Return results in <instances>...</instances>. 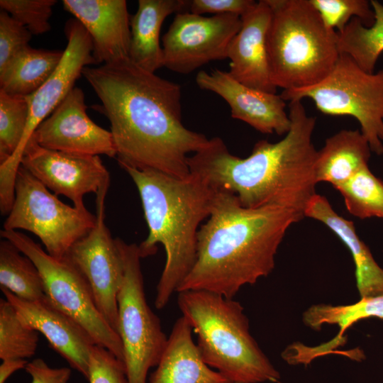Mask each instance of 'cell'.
I'll use <instances>...</instances> for the list:
<instances>
[{"label": "cell", "instance_id": "1", "mask_svg": "<svg viewBox=\"0 0 383 383\" xmlns=\"http://www.w3.org/2000/svg\"><path fill=\"white\" fill-rule=\"evenodd\" d=\"M82 74L101 101L99 111L110 122L121 168L155 170L178 178L190 174L188 155L204 148L209 139L184 126L179 84L130 58L85 67Z\"/></svg>", "mask_w": 383, "mask_h": 383}, {"label": "cell", "instance_id": "2", "mask_svg": "<svg viewBox=\"0 0 383 383\" xmlns=\"http://www.w3.org/2000/svg\"><path fill=\"white\" fill-rule=\"evenodd\" d=\"M291 128L277 143L257 141L251 154L241 158L231 154L219 137L189 156L190 173L214 189L234 194L246 208L276 206L303 218L316 194V160L312 142L316 118L308 115L301 101L289 102Z\"/></svg>", "mask_w": 383, "mask_h": 383}, {"label": "cell", "instance_id": "3", "mask_svg": "<svg viewBox=\"0 0 383 383\" xmlns=\"http://www.w3.org/2000/svg\"><path fill=\"white\" fill-rule=\"evenodd\" d=\"M302 218L276 206L246 208L234 194L215 189L210 215L198 231L195 264L177 292L206 290L233 299L272 272L287 230Z\"/></svg>", "mask_w": 383, "mask_h": 383}, {"label": "cell", "instance_id": "4", "mask_svg": "<svg viewBox=\"0 0 383 383\" xmlns=\"http://www.w3.org/2000/svg\"><path fill=\"white\" fill-rule=\"evenodd\" d=\"M135 183L149 233L139 245L142 258L162 245L166 261L156 287L155 306L163 309L193 268L199 226L208 218L215 189L190 173L184 178L157 171L122 167Z\"/></svg>", "mask_w": 383, "mask_h": 383}, {"label": "cell", "instance_id": "5", "mask_svg": "<svg viewBox=\"0 0 383 383\" xmlns=\"http://www.w3.org/2000/svg\"><path fill=\"white\" fill-rule=\"evenodd\" d=\"M177 304L206 365L233 383L277 382L280 374L250 332L240 302L206 290L179 292Z\"/></svg>", "mask_w": 383, "mask_h": 383}, {"label": "cell", "instance_id": "6", "mask_svg": "<svg viewBox=\"0 0 383 383\" xmlns=\"http://www.w3.org/2000/svg\"><path fill=\"white\" fill-rule=\"evenodd\" d=\"M272 19L267 36L271 77L277 88L318 84L340 53L338 32L328 28L311 0H267Z\"/></svg>", "mask_w": 383, "mask_h": 383}, {"label": "cell", "instance_id": "7", "mask_svg": "<svg viewBox=\"0 0 383 383\" xmlns=\"http://www.w3.org/2000/svg\"><path fill=\"white\" fill-rule=\"evenodd\" d=\"M284 101L311 99L322 113L350 116L359 122L371 150L383 153V70H362L348 55L340 54L331 72L314 85L283 90Z\"/></svg>", "mask_w": 383, "mask_h": 383}, {"label": "cell", "instance_id": "8", "mask_svg": "<svg viewBox=\"0 0 383 383\" xmlns=\"http://www.w3.org/2000/svg\"><path fill=\"white\" fill-rule=\"evenodd\" d=\"M123 262L124 275L118 301V333L121 338L128 383H146L148 370L156 367L168 338L150 308L144 290L138 245L116 238Z\"/></svg>", "mask_w": 383, "mask_h": 383}, {"label": "cell", "instance_id": "9", "mask_svg": "<svg viewBox=\"0 0 383 383\" xmlns=\"http://www.w3.org/2000/svg\"><path fill=\"white\" fill-rule=\"evenodd\" d=\"M96 216L61 201L55 194L20 165L15 182V199L4 230H26L38 236L46 252L63 259L72 246L95 226Z\"/></svg>", "mask_w": 383, "mask_h": 383}, {"label": "cell", "instance_id": "10", "mask_svg": "<svg viewBox=\"0 0 383 383\" xmlns=\"http://www.w3.org/2000/svg\"><path fill=\"white\" fill-rule=\"evenodd\" d=\"M0 235L34 262L48 301L78 323L96 345L124 362L121 338L99 311L87 280L77 267L66 257L59 260L50 256L23 233L3 229Z\"/></svg>", "mask_w": 383, "mask_h": 383}, {"label": "cell", "instance_id": "11", "mask_svg": "<svg viewBox=\"0 0 383 383\" xmlns=\"http://www.w3.org/2000/svg\"><path fill=\"white\" fill-rule=\"evenodd\" d=\"M65 33L67 44L62 58L46 82L26 96L29 116L23 137L14 154L0 165V187L4 191L13 190L25 147L36 128L74 87L83 69L96 65L91 38L82 23L77 19H70L65 24Z\"/></svg>", "mask_w": 383, "mask_h": 383}, {"label": "cell", "instance_id": "12", "mask_svg": "<svg viewBox=\"0 0 383 383\" xmlns=\"http://www.w3.org/2000/svg\"><path fill=\"white\" fill-rule=\"evenodd\" d=\"M109 187H103L96 194L95 226L72 246L65 257L85 278L99 311L118 333L117 297L124 267L116 238H112L105 223V198Z\"/></svg>", "mask_w": 383, "mask_h": 383}, {"label": "cell", "instance_id": "13", "mask_svg": "<svg viewBox=\"0 0 383 383\" xmlns=\"http://www.w3.org/2000/svg\"><path fill=\"white\" fill-rule=\"evenodd\" d=\"M241 25L240 16L234 14L205 17L177 13L162 37L164 67L189 74L211 61L228 58L229 45Z\"/></svg>", "mask_w": 383, "mask_h": 383}, {"label": "cell", "instance_id": "14", "mask_svg": "<svg viewBox=\"0 0 383 383\" xmlns=\"http://www.w3.org/2000/svg\"><path fill=\"white\" fill-rule=\"evenodd\" d=\"M21 165L54 194L64 195L78 209H85L84 196L96 194L110 184V175L99 155L47 149L30 137Z\"/></svg>", "mask_w": 383, "mask_h": 383}, {"label": "cell", "instance_id": "15", "mask_svg": "<svg viewBox=\"0 0 383 383\" xmlns=\"http://www.w3.org/2000/svg\"><path fill=\"white\" fill-rule=\"evenodd\" d=\"M86 109L83 91L74 87L31 137L52 150L116 157L111 131L91 121Z\"/></svg>", "mask_w": 383, "mask_h": 383}, {"label": "cell", "instance_id": "16", "mask_svg": "<svg viewBox=\"0 0 383 383\" xmlns=\"http://www.w3.org/2000/svg\"><path fill=\"white\" fill-rule=\"evenodd\" d=\"M196 83L204 90L223 98L231 109V117L243 121L264 134L286 135L291 120L286 112V101L281 95L249 87L226 71H200Z\"/></svg>", "mask_w": 383, "mask_h": 383}, {"label": "cell", "instance_id": "17", "mask_svg": "<svg viewBox=\"0 0 383 383\" xmlns=\"http://www.w3.org/2000/svg\"><path fill=\"white\" fill-rule=\"evenodd\" d=\"M1 290L22 322L43 334L70 367L87 379L89 356L96 345L90 335L74 319L54 306L46 296L40 301H28L4 287Z\"/></svg>", "mask_w": 383, "mask_h": 383}, {"label": "cell", "instance_id": "18", "mask_svg": "<svg viewBox=\"0 0 383 383\" xmlns=\"http://www.w3.org/2000/svg\"><path fill=\"white\" fill-rule=\"evenodd\" d=\"M240 18L241 28L228 47V73L249 87L276 94L267 48L271 8L267 0H260Z\"/></svg>", "mask_w": 383, "mask_h": 383}, {"label": "cell", "instance_id": "19", "mask_svg": "<svg viewBox=\"0 0 383 383\" xmlns=\"http://www.w3.org/2000/svg\"><path fill=\"white\" fill-rule=\"evenodd\" d=\"M88 32L96 62L110 64L129 58L131 18L125 0H63Z\"/></svg>", "mask_w": 383, "mask_h": 383}, {"label": "cell", "instance_id": "20", "mask_svg": "<svg viewBox=\"0 0 383 383\" xmlns=\"http://www.w3.org/2000/svg\"><path fill=\"white\" fill-rule=\"evenodd\" d=\"M183 316L175 321L150 383H233L203 360Z\"/></svg>", "mask_w": 383, "mask_h": 383}, {"label": "cell", "instance_id": "21", "mask_svg": "<svg viewBox=\"0 0 383 383\" xmlns=\"http://www.w3.org/2000/svg\"><path fill=\"white\" fill-rule=\"evenodd\" d=\"M304 217L324 223L348 247L355 262L356 285L360 298L383 294V268L357 235L352 221L339 216L328 199L318 194L308 203Z\"/></svg>", "mask_w": 383, "mask_h": 383}, {"label": "cell", "instance_id": "22", "mask_svg": "<svg viewBox=\"0 0 383 383\" xmlns=\"http://www.w3.org/2000/svg\"><path fill=\"white\" fill-rule=\"evenodd\" d=\"M185 0H139L136 13L131 18L129 58L152 72L164 67L160 33L165 18L189 6Z\"/></svg>", "mask_w": 383, "mask_h": 383}, {"label": "cell", "instance_id": "23", "mask_svg": "<svg viewBox=\"0 0 383 383\" xmlns=\"http://www.w3.org/2000/svg\"><path fill=\"white\" fill-rule=\"evenodd\" d=\"M371 148L359 130H341L327 138L318 151L316 177L318 182L331 184L335 189L368 167Z\"/></svg>", "mask_w": 383, "mask_h": 383}, {"label": "cell", "instance_id": "24", "mask_svg": "<svg viewBox=\"0 0 383 383\" xmlns=\"http://www.w3.org/2000/svg\"><path fill=\"white\" fill-rule=\"evenodd\" d=\"M383 319V294L360 298L355 304L312 305L303 313V321L309 328L319 331L325 324H335L339 328L338 335L330 342L318 347H309L310 359L329 354L333 349L345 343L343 334L355 323L366 318Z\"/></svg>", "mask_w": 383, "mask_h": 383}, {"label": "cell", "instance_id": "25", "mask_svg": "<svg viewBox=\"0 0 383 383\" xmlns=\"http://www.w3.org/2000/svg\"><path fill=\"white\" fill-rule=\"evenodd\" d=\"M63 53L27 47L0 72V90L14 96L33 94L57 69Z\"/></svg>", "mask_w": 383, "mask_h": 383}, {"label": "cell", "instance_id": "26", "mask_svg": "<svg viewBox=\"0 0 383 383\" xmlns=\"http://www.w3.org/2000/svg\"><path fill=\"white\" fill-rule=\"evenodd\" d=\"M370 4L374 13L373 25L367 27L360 18H353L343 30L338 33V49L362 70L374 73L383 52V4L377 0H371Z\"/></svg>", "mask_w": 383, "mask_h": 383}, {"label": "cell", "instance_id": "27", "mask_svg": "<svg viewBox=\"0 0 383 383\" xmlns=\"http://www.w3.org/2000/svg\"><path fill=\"white\" fill-rule=\"evenodd\" d=\"M0 286L25 301H36L45 297L34 262L6 239L0 242Z\"/></svg>", "mask_w": 383, "mask_h": 383}, {"label": "cell", "instance_id": "28", "mask_svg": "<svg viewBox=\"0 0 383 383\" xmlns=\"http://www.w3.org/2000/svg\"><path fill=\"white\" fill-rule=\"evenodd\" d=\"M335 189L343 196L348 211L354 216L361 219L383 218V182L372 174L369 167Z\"/></svg>", "mask_w": 383, "mask_h": 383}, {"label": "cell", "instance_id": "29", "mask_svg": "<svg viewBox=\"0 0 383 383\" xmlns=\"http://www.w3.org/2000/svg\"><path fill=\"white\" fill-rule=\"evenodd\" d=\"M38 332L22 322L13 306L0 299V358L25 359L36 352Z\"/></svg>", "mask_w": 383, "mask_h": 383}, {"label": "cell", "instance_id": "30", "mask_svg": "<svg viewBox=\"0 0 383 383\" xmlns=\"http://www.w3.org/2000/svg\"><path fill=\"white\" fill-rule=\"evenodd\" d=\"M29 116L26 96L10 95L0 90V165L18 149Z\"/></svg>", "mask_w": 383, "mask_h": 383}, {"label": "cell", "instance_id": "31", "mask_svg": "<svg viewBox=\"0 0 383 383\" xmlns=\"http://www.w3.org/2000/svg\"><path fill=\"white\" fill-rule=\"evenodd\" d=\"M326 26L338 33L343 30L350 20L357 17L370 27L374 22V13L370 1L367 0H311Z\"/></svg>", "mask_w": 383, "mask_h": 383}, {"label": "cell", "instance_id": "32", "mask_svg": "<svg viewBox=\"0 0 383 383\" xmlns=\"http://www.w3.org/2000/svg\"><path fill=\"white\" fill-rule=\"evenodd\" d=\"M55 0H1V10L26 27L33 35L50 30V18Z\"/></svg>", "mask_w": 383, "mask_h": 383}, {"label": "cell", "instance_id": "33", "mask_svg": "<svg viewBox=\"0 0 383 383\" xmlns=\"http://www.w3.org/2000/svg\"><path fill=\"white\" fill-rule=\"evenodd\" d=\"M32 33L4 10L0 12V72L28 47Z\"/></svg>", "mask_w": 383, "mask_h": 383}, {"label": "cell", "instance_id": "34", "mask_svg": "<svg viewBox=\"0 0 383 383\" xmlns=\"http://www.w3.org/2000/svg\"><path fill=\"white\" fill-rule=\"evenodd\" d=\"M89 383H128L125 363L106 348L94 345L89 361Z\"/></svg>", "mask_w": 383, "mask_h": 383}, {"label": "cell", "instance_id": "35", "mask_svg": "<svg viewBox=\"0 0 383 383\" xmlns=\"http://www.w3.org/2000/svg\"><path fill=\"white\" fill-rule=\"evenodd\" d=\"M256 3L252 0H192L189 1V12L197 15L230 13L241 17Z\"/></svg>", "mask_w": 383, "mask_h": 383}, {"label": "cell", "instance_id": "36", "mask_svg": "<svg viewBox=\"0 0 383 383\" xmlns=\"http://www.w3.org/2000/svg\"><path fill=\"white\" fill-rule=\"evenodd\" d=\"M24 370L31 377L30 383H69L72 374L70 367H51L41 358L28 362Z\"/></svg>", "mask_w": 383, "mask_h": 383}, {"label": "cell", "instance_id": "37", "mask_svg": "<svg viewBox=\"0 0 383 383\" xmlns=\"http://www.w3.org/2000/svg\"><path fill=\"white\" fill-rule=\"evenodd\" d=\"M28 362L25 359L3 360L0 365V383H5L7 379L16 371L25 369Z\"/></svg>", "mask_w": 383, "mask_h": 383}]
</instances>
